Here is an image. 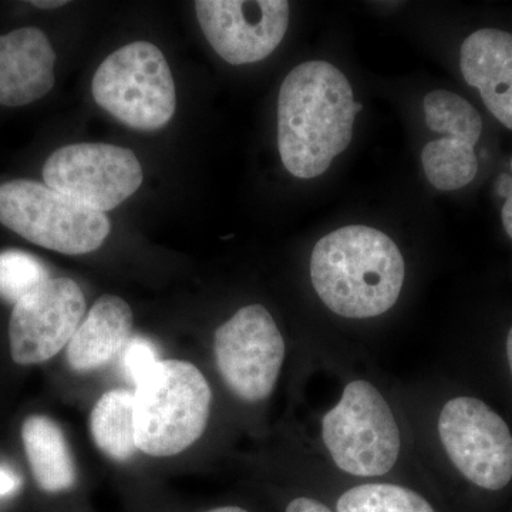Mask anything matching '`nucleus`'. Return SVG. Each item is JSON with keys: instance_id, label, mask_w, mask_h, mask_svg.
I'll return each instance as SVG.
<instances>
[{"instance_id": "nucleus-23", "label": "nucleus", "mask_w": 512, "mask_h": 512, "mask_svg": "<svg viewBox=\"0 0 512 512\" xmlns=\"http://www.w3.org/2000/svg\"><path fill=\"white\" fill-rule=\"evenodd\" d=\"M511 171H512V158H511ZM501 218H503V225L505 232H507L508 237L512 239V187L511 190L508 191L507 200H505L503 205V210H501Z\"/></svg>"}, {"instance_id": "nucleus-3", "label": "nucleus", "mask_w": 512, "mask_h": 512, "mask_svg": "<svg viewBox=\"0 0 512 512\" xmlns=\"http://www.w3.org/2000/svg\"><path fill=\"white\" fill-rule=\"evenodd\" d=\"M318 451L343 476L362 481L389 477L409 454L399 407L370 377H348L332 406L318 416Z\"/></svg>"}, {"instance_id": "nucleus-22", "label": "nucleus", "mask_w": 512, "mask_h": 512, "mask_svg": "<svg viewBox=\"0 0 512 512\" xmlns=\"http://www.w3.org/2000/svg\"><path fill=\"white\" fill-rule=\"evenodd\" d=\"M20 488V478L15 471L0 466V498L15 494Z\"/></svg>"}, {"instance_id": "nucleus-5", "label": "nucleus", "mask_w": 512, "mask_h": 512, "mask_svg": "<svg viewBox=\"0 0 512 512\" xmlns=\"http://www.w3.org/2000/svg\"><path fill=\"white\" fill-rule=\"evenodd\" d=\"M433 433L447 463L468 484L498 493L512 483V430L484 400L448 397L434 413Z\"/></svg>"}, {"instance_id": "nucleus-2", "label": "nucleus", "mask_w": 512, "mask_h": 512, "mask_svg": "<svg viewBox=\"0 0 512 512\" xmlns=\"http://www.w3.org/2000/svg\"><path fill=\"white\" fill-rule=\"evenodd\" d=\"M309 275L320 302L348 320L376 319L399 302L406 262L396 242L379 229L348 225L313 248Z\"/></svg>"}, {"instance_id": "nucleus-14", "label": "nucleus", "mask_w": 512, "mask_h": 512, "mask_svg": "<svg viewBox=\"0 0 512 512\" xmlns=\"http://www.w3.org/2000/svg\"><path fill=\"white\" fill-rule=\"evenodd\" d=\"M460 69L495 119L512 130V33L500 29L471 33L461 46Z\"/></svg>"}, {"instance_id": "nucleus-17", "label": "nucleus", "mask_w": 512, "mask_h": 512, "mask_svg": "<svg viewBox=\"0 0 512 512\" xmlns=\"http://www.w3.org/2000/svg\"><path fill=\"white\" fill-rule=\"evenodd\" d=\"M90 433L101 453L111 460H130L137 451L134 393L126 389L104 393L93 407Z\"/></svg>"}, {"instance_id": "nucleus-10", "label": "nucleus", "mask_w": 512, "mask_h": 512, "mask_svg": "<svg viewBox=\"0 0 512 512\" xmlns=\"http://www.w3.org/2000/svg\"><path fill=\"white\" fill-rule=\"evenodd\" d=\"M86 299L69 278H50L13 306L10 355L20 366L39 365L66 348L82 323Z\"/></svg>"}, {"instance_id": "nucleus-26", "label": "nucleus", "mask_w": 512, "mask_h": 512, "mask_svg": "<svg viewBox=\"0 0 512 512\" xmlns=\"http://www.w3.org/2000/svg\"><path fill=\"white\" fill-rule=\"evenodd\" d=\"M207 512H249V511L244 510V508H241V507H234V505H228V507H218V508H214V510H210Z\"/></svg>"}, {"instance_id": "nucleus-13", "label": "nucleus", "mask_w": 512, "mask_h": 512, "mask_svg": "<svg viewBox=\"0 0 512 512\" xmlns=\"http://www.w3.org/2000/svg\"><path fill=\"white\" fill-rule=\"evenodd\" d=\"M55 64V50L42 30L0 36V106H26L45 97L55 86Z\"/></svg>"}, {"instance_id": "nucleus-15", "label": "nucleus", "mask_w": 512, "mask_h": 512, "mask_svg": "<svg viewBox=\"0 0 512 512\" xmlns=\"http://www.w3.org/2000/svg\"><path fill=\"white\" fill-rule=\"evenodd\" d=\"M131 330L133 311L128 303L119 296H101L67 345V363L79 373L109 365L126 348Z\"/></svg>"}, {"instance_id": "nucleus-11", "label": "nucleus", "mask_w": 512, "mask_h": 512, "mask_svg": "<svg viewBox=\"0 0 512 512\" xmlns=\"http://www.w3.org/2000/svg\"><path fill=\"white\" fill-rule=\"evenodd\" d=\"M194 6L212 49L231 64L261 62L288 30L285 0H197Z\"/></svg>"}, {"instance_id": "nucleus-12", "label": "nucleus", "mask_w": 512, "mask_h": 512, "mask_svg": "<svg viewBox=\"0 0 512 512\" xmlns=\"http://www.w3.org/2000/svg\"><path fill=\"white\" fill-rule=\"evenodd\" d=\"M427 127L444 137L430 141L421 151L424 174L434 188L454 191L476 178L478 160L474 147L483 133V120L473 104L447 90L424 97Z\"/></svg>"}, {"instance_id": "nucleus-25", "label": "nucleus", "mask_w": 512, "mask_h": 512, "mask_svg": "<svg viewBox=\"0 0 512 512\" xmlns=\"http://www.w3.org/2000/svg\"><path fill=\"white\" fill-rule=\"evenodd\" d=\"M505 359H507L508 370H510L512 380V326L508 330L507 339H505Z\"/></svg>"}, {"instance_id": "nucleus-21", "label": "nucleus", "mask_w": 512, "mask_h": 512, "mask_svg": "<svg viewBox=\"0 0 512 512\" xmlns=\"http://www.w3.org/2000/svg\"><path fill=\"white\" fill-rule=\"evenodd\" d=\"M285 512H336L333 508H330L328 504L318 500V498L306 497H295L289 501L286 505Z\"/></svg>"}, {"instance_id": "nucleus-8", "label": "nucleus", "mask_w": 512, "mask_h": 512, "mask_svg": "<svg viewBox=\"0 0 512 512\" xmlns=\"http://www.w3.org/2000/svg\"><path fill=\"white\" fill-rule=\"evenodd\" d=\"M215 365L239 402L259 404L274 394L286 357V342L274 316L254 303L222 323L214 336Z\"/></svg>"}, {"instance_id": "nucleus-1", "label": "nucleus", "mask_w": 512, "mask_h": 512, "mask_svg": "<svg viewBox=\"0 0 512 512\" xmlns=\"http://www.w3.org/2000/svg\"><path fill=\"white\" fill-rule=\"evenodd\" d=\"M362 109L338 67L320 60L296 66L278 100V146L286 170L303 180L325 174L349 147Z\"/></svg>"}, {"instance_id": "nucleus-18", "label": "nucleus", "mask_w": 512, "mask_h": 512, "mask_svg": "<svg viewBox=\"0 0 512 512\" xmlns=\"http://www.w3.org/2000/svg\"><path fill=\"white\" fill-rule=\"evenodd\" d=\"M336 512H437L424 495L392 481H362L340 493Z\"/></svg>"}, {"instance_id": "nucleus-6", "label": "nucleus", "mask_w": 512, "mask_h": 512, "mask_svg": "<svg viewBox=\"0 0 512 512\" xmlns=\"http://www.w3.org/2000/svg\"><path fill=\"white\" fill-rule=\"evenodd\" d=\"M0 222L32 244L66 255L96 251L111 228L104 212L30 180L0 185Z\"/></svg>"}, {"instance_id": "nucleus-19", "label": "nucleus", "mask_w": 512, "mask_h": 512, "mask_svg": "<svg viewBox=\"0 0 512 512\" xmlns=\"http://www.w3.org/2000/svg\"><path fill=\"white\" fill-rule=\"evenodd\" d=\"M50 272L40 259L19 249L0 252V299L13 306L49 281Z\"/></svg>"}, {"instance_id": "nucleus-4", "label": "nucleus", "mask_w": 512, "mask_h": 512, "mask_svg": "<svg viewBox=\"0 0 512 512\" xmlns=\"http://www.w3.org/2000/svg\"><path fill=\"white\" fill-rule=\"evenodd\" d=\"M134 387L137 450L171 457L200 440L210 419L212 392L197 366L160 360Z\"/></svg>"}, {"instance_id": "nucleus-7", "label": "nucleus", "mask_w": 512, "mask_h": 512, "mask_svg": "<svg viewBox=\"0 0 512 512\" xmlns=\"http://www.w3.org/2000/svg\"><path fill=\"white\" fill-rule=\"evenodd\" d=\"M92 92L101 109L136 130L167 126L177 107L167 59L148 42H133L111 53L94 74Z\"/></svg>"}, {"instance_id": "nucleus-16", "label": "nucleus", "mask_w": 512, "mask_h": 512, "mask_svg": "<svg viewBox=\"0 0 512 512\" xmlns=\"http://www.w3.org/2000/svg\"><path fill=\"white\" fill-rule=\"evenodd\" d=\"M30 470L46 493H62L76 483L72 451L59 424L46 416H30L22 426Z\"/></svg>"}, {"instance_id": "nucleus-20", "label": "nucleus", "mask_w": 512, "mask_h": 512, "mask_svg": "<svg viewBox=\"0 0 512 512\" xmlns=\"http://www.w3.org/2000/svg\"><path fill=\"white\" fill-rule=\"evenodd\" d=\"M158 362L156 346L150 340L141 336L128 340L123 350V372L128 382L136 386Z\"/></svg>"}, {"instance_id": "nucleus-9", "label": "nucleus", "mask_w": 512, "mask_h": 512, "mask_svg": "<svg viewBox=\"0 0 512 512\" xmlns=\"http://www.w3.org/2000/svg\"><path fill=\"white\" fill-rule=\"evenodd\" d=\"M133 151L103 143H83L55 151L43 167L47 187L100 212L123 204L143 183Z\"/></svg>"}, {"instance_id": "nucleus-24", "label": "nucleus", "mask_w": 512, "mask_h": 512, "mask_svg": "<svg viewBox=\"0 0 512 512\" xmlns=\"http://www.w3.org/2000/svg\"><path fill=\"white\" fill-rule=\"evenodd\" d=\"M30 5L39 9H56L66 6L67 2L66 0H33V2H30Z\"/></svg>"}]
</instances>
